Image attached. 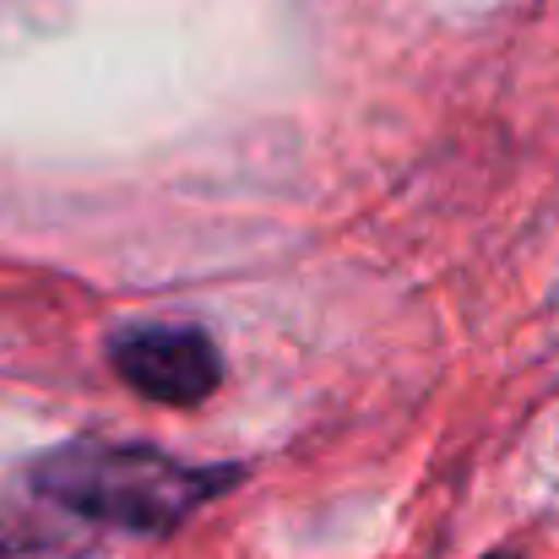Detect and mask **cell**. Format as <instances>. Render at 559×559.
Wrapping results in <instances>:
<instances>
[{
	"instance_id": "cell-1",
	"label": "cell",
	"mask_w": 559,
	"mask_h": 559,
	"mask_svg": "<svg viewBox=\"0 0 559 559\" xmlns=\"http://www.w3.org/2000/svg\"><path fill=\"white\" fill-rule=\"evenodd\" d=\"M234 484L239 467H201L153 445L71 440L38 456L22 478V511L0 522V559L33 549L49 522H66L87 538H164Z\"/></svg>"
},
{
	"instance_id": "cell-2",
	"label": "cell",
	"mask_w": 559,
	"mask_h": 559,
	"mask_svg": "<svg viewBox=\"0 0 559 559\" xmlns=\"http://www.w3.org/2000/svg\"><path fill=\"white\" fill-rule=\"evenodd\" d=\"M109 365L115 374L169 407H195L217 391L223 359L217 343L201 326H175V321H153V326H126L109 343Z\"/></svg>"
},
{
	"instance_id": "cell-3",
	"label": "cell",
	"mask_w": 559,
	"mask_h": 559,
	"mask_svg": "<svg viewBox=\"0 0 559 559\" xmlns=\"http://www.w3.org/2000/svg\"><path fill=\"white\" fill-rule=\"evenodd\" d=\"M484 559H516V555H484Z\"/></svg>"
}]
</instances>
